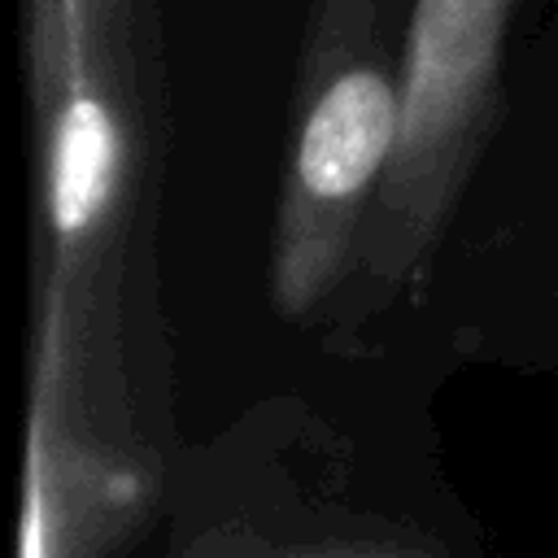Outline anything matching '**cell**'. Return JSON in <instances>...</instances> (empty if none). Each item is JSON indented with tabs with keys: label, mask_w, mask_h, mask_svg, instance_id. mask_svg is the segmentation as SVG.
<instances>
[{
	"label": "cell",
	"mask_w": 558,
	"mask_h": 558,
	"mask_svg": "<svg viewBox=\"0 0 558 558\" xmlns=\"http://www.w3.org/2000/svg\"><path fill=\"white\" fill-rule=\"evenodd\" d=\"M39 135V257L31 379L96 418L122 392L153 153L144 0H26Z\"/></svg>",
	"instance_id": "6da1fadb"
},
{
	"label": "cell",
	"mask_w": 558,
	"mask_h": 558,
	"mask_svg": "<svg viewBox=\"0 0 558 558\" xmlns=\"http://www.w3.org/2000/svg\"><path fill=\"white\" fill-rule=\"evenodd\" d=\"M397 0H310L275 209L270 296L301 318L353 279L401 135Z\"/></svg>",
	"instance_id": "7a4b0ae2"
},
{
	"label": "cell",
	"mask_w": 558,
	"mask_h": 558,
	"mask_svg": "<svg viewBox=\"0 0 558 558\" xmlns=\"http://www.w3.org/2000/svg\"><path fill=\"white\" fill-rule=\"evenodd\" d=\"M514 0H414L401 48V135L353 279L375 296L423 275L497 118Z\"/></svg>",
	"instance_id": "3957f363"
}]
</instances>
